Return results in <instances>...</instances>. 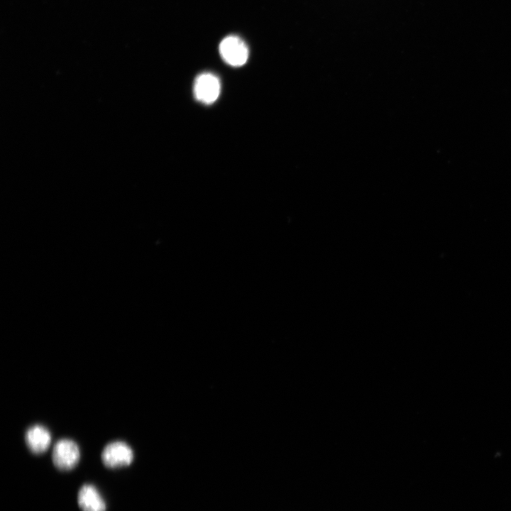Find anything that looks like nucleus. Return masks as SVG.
Returning <instances> with one entry per match:
<instances>
[{
  "label": "nucleus",
  "mask_w": 511,
  "mask_h": 511,
  "mask_svg": "<svg viewBox=\"0 0 511 511\" xmlns=\"http://www.w3.org/2000/svg\"><path fill=\"white\" fill-rule=\"evenodd\" d=\"M25 441L32 453L40 454L48 449L51 442V435L44 426L35 424L27 429Z\"/></svg>",
  "instance_id": "39448f33"
},
{
  "label": "nucleus",
  "mask_w": 511,
  "mask_h": 511,
  "mask_svg": "<svg viewBox=\"0 0 511 511\" xmlns=\"http://www.w3.org/2000/svg\"><path fill=\"white\" fill-rule=\"evenodd\" d=\"M77 502L82 511H106V503L93 485H82L77 495Z\"/></svg>",
  "instance_id": "423d86ee"
},
{
  "label": "nucleus",
  "mask_w": 511,
  "mask_h": 511,
  "mask_svg": "<svg viewBox=\"0 0 511 511\" xmlns=\"http://www.w3.org/2000/svg\"><path fill=\"white\" fill-rule=\"evenodd\" d=\"M219 50L222 59L231 66H242L248 57L246 44L236 35H229L223 39Z\"/></svg>",
  "instance_id": "f03ea898"
},
{
  "label": "nucleus",
  "mask_w": 511,
  "mask_h": 511,
  "mask_svg": "<svg viewBox=\"0 0 511 511\" xmlns=\"http://www.w3.org/2000/svg\"><path fill=\"white\" fill-rule=\"evenodd\" d=\"M133 459L131 448L125 442L115 441L109 443L101 453V461L105 466L116 468L128 466Z\"/></svg>",
  "instance_id": "7ed1b4c3"
},
{
  "label": "nucleus",
  "mask_w": 511,
  "mask_h": 511,
  "mask_svg": "<svg viewBox=\"0 0 511 511\" xmlns=\"http://www.w3.org/2000/svg\"><path fill=\"white\" fill-rule=\"evenodd\" d=\"M80 451L77 444L69 439L57 441L53 446L52 459L55 466L61 471H70L79 462Z\"/></svg>",
  "instance_id": "f257e3e1"
},
{
  "label": "nucleus",
  "mask_w": 511,
  "mask_h": 511,
  "mask_svg": "<svg viewBox=\"0 0 511 511\" xmlns=\"http://www.w3.org/2000/svg\"><path fill=\"white\" fill-rule=\"evenodd\" d=\"M221 83L216 75L205 72L197 76L194 83L195 98L205 104L214 103L219 96Z\"/></svg>",
  "instance_id": "20e7f679"
}]
</instances>
